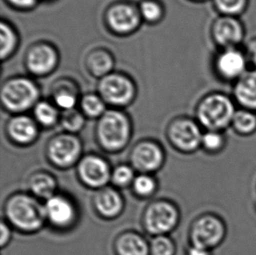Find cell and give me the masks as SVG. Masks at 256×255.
I'll list each match as a JSON object with an SVG mask.
<instances>
[{"instance_id": "cell-21", "label": "cell", "mask_w": 256, "mask_h": 255, "mask_svg": "<svg viewBox=\"0 0 256 255\" xmlns=\"http://www.w3.org/2000/svg\"><path fill=\"white\" fill-rule=\"evenodd\" d=\"M86 66L92 76L102 79L112 72L114 68V58L105 49H94L88 54Z\"/></svg>"}, {"instance_id": "cell-34", "label": "cell", "mask_w": 256, "mask_h": 255, "mask_svg": "<svg viewBox=\"0 0 256 255\" xmlns=\"http://www.w3.org/2000/svg\"><path fill=\"white\" fill-rule=\"evenodd\" d=\"M134 180H135L134 170L130 166L122 164L118 166L112 172L111 180L118 186H128L130 184H133Z\"/></svg>"}, {"instance_id": "cell-29", "label": "cell", "mask_w": 256, "mask_h": 255, "mask_svg": "<svg viewBox=\"0 0 256 255\" xmlns=\"http://www.w3.org/2000/svg\"><path fill=\"white\" fill-rule=\"evenodd\" d=\"M226 145V136L222 131L206 130L203 133L201 146L209 153L222 152Z\"/></svg>"}, {"instance_id": "cell-9", "label": "cell", "mask_w": 256, "mask_h": 255, "mask_svg": "<svg viewBox=\"0 0 256 255\" xmlns=\"http://www.w3.org/2000/svg\"><path fill=\"white\" fill-rule=\"evenodd\" d=\"M142 17L138 8L128 2H118L111 4L105 14L108 28L116 34H132L139 28Z\"/></svg>"}, {"instance_id": "cell-6", "label": "cell", "mask_w": 256, "mask_h": 255, "mask_svg": "<svg viewBox=\"0 0 256 255\" xmlns=\"http://www.w3.org/2000/svg\"><path fill=\"white\" fill-rule=\"evenodd\" d=\"M226 228L220 218L204 214L194 221L190 232L192 246L212 250L220 245L225 238Z\"/></svg>"}, {"instance_id": "cell-27", "label": "cell", "mask_w": 256, "mask_h": 255, "mask_svg": "<svg viewBox=\"0 0 256 255\" xmlns=\"http://www.w3.org/2000/svg\"><path fill=\"white\" fill-rule=\"evenodd\" d=\"M80 110L85 116L100 118L107 111L106 104L99 94H88L80 100Z\"/></svg>"}, {"instance_id": "cell-7", "label": "cell", "mask_w": 256, "mask_h": 255, "mask_svg": "<svg viewBox=\"0 0 256 255\" xmlns=\"http://www.w3.org/2000/svg\"><path fill=\"white\" fill-rule=\"evenodd\" d=\"M180 220V212L173 204L160 200L150 204L144 215L146 231L155 236L166 235L175 229Z\"/></svg>"}, {"instance_id": "cell-5", "label": "cell", "mask_w": 256, "mask_h": 255, "mask_svg": "<svg viewBox=\"0 0 256 255\" xmlns=\"http://www.w3.org/2000/svg\"><path fill=\"white\" fill-rule=\"evenodd\" d=\"M98 94L105 104L114 108L125 107L132 104L136 94L135 83L120 72H111L98 82Z\"/></svg>"}, {"instance_id": "cell-16", "label": "cell", "mask_w": 256, "mask_h": 255, "mask_svg": "<svg viewBox=\"0 0 256 255\" xmlns=\"http://www.w3.org/2000/svg\"><path fill=\"white\" fill-rule=\"evenodd\" d=\"M46 220L56 228H66L76 218V208L71 200L62 195H54L46 201Z\"/></svg>"}, {"instance_id": "cell-28", "label": "cell", "mask_w": 256, "mask_h": 255, "mask_svg": "<svg viewBox=\"0 0 256 255\" xmlns=\"http://www.w3.org/2000/svg\"><path fill=\"white\" fill-rule=\"evenodd\" d=\"M139 12L144 20L154 24L164 16V8L162 4L156 0H144L139 4Z\"/></svg>"}, {"instance_id": "cell-20", "label": "cell", "mask_w": 256, "mask_h": 255, "mask_svg": "<svg viewBox=\"0 0 256 255\" xmlns=\"http://www.w3.org/2000/svg\"><path fill=\"white\" fill-rule=\"evenodd\" d=\"M114 249L118 255H149L150 245L142 235L128 232L118 236Z\"/></svg>"}, {"instance_id": "cell-38", "label": "cell", "mask_w": 256, "mask_h": 255, "mask_svg": "<svg viewBox=\"0 0 256 255\" xmlns=\"http://www.w3.org/2000/svg\"><path fill=\"white\" fill-rule=\"evenodd\" d=\"M187 255H212L211 250L192 246L188 249Z\"/></svg>"}, {"instance_id": "cell-36", "label": "cell", "mask_w": 256, "mask_h": 255, "mask_svg": "<svg viewBox=\"0 0 256 255\" xmlns=\"http://www.w3.org/2000/svg\"><path fill=\"white\" fill-rule=\"evenodd\" d=\"M7 3L10 6L20 9V10H28L36 6L38 0H6Z\"/></svg>"}, {"instance_id": "cell-25", "label": "cell", "mask_w": 256, "mask_h": 255, "mask_svg": "<svg viewBox=\"0 0 256 255\" xmlns=\"http://www.w3.org/2000/svg\"><path fill=\"white\" fill-rule=\"evenodd\" d=\"M0 36H1V59H8L16 51L18 44L17 32L9 23L2 21L0 24Z\"/></svg>"}, {"instance_id": "cell-1", "label": "cell", "mask_w": 256, "mask_h": 255, "mask_svg": "<svg viewBox=\"0 0 256 255\" xmlns=\"http://www.w3.org/2000/svg\"><path fill=\"white\" fill-rule=\"evenodd\" d=\"M7 220L24 232L38 231L46 220L45 206L34 196L18 193L10 196L4 206Z\"/></svg>"}, {"instance_id": "cell-18", "label": "cell", "mask_w": 256, "mask_h": 255, "mask_svg": "<svg viewBox=\"0 0 256 255\" xmlns=\"http://www.w3.org/2000/svg\"><path fill=\"white\" fill-rule=\"evenodd\" d=\"M234 96L242 108L256 112V69L248 70L236 80Z\"/></svg>"}, {"instance_id": "cell-12", "label": "cell", "mask_w": 256, "mask_h": 255, "mask_svg": "<svg viewBox=\"0 0 256 255\" xmlns=\"http://www.w3.org/2000/svg\"><path fill=\"white\" fill-rule=\"evenodd\" d=\"M245 51L238 48H223L215 58V71L224 80L236 82L248 70Z\"/></svg>"}, {"instance_id": "cell-30", "label": "cell", "mask_w": 256, "mask_h": 255, "mask_svg": "<svg viewBox=\"0 0 256 255\" xmlns=\"http://www.w3.org/2000/svg\"><path fill=\"white\" fill-rule=\"evenodd\" d=\"M62 125L68 132L74 134L80 131L85 124V116L76 108L63 111L60 118Z\"/></svg>"}, {"instance_id": "cell-10", "label": "cell", "mask_w": 256, "mask_h": 255, "mask_svg": "<svg viewBox=\"0 0 256 255\" xmlns=\"http://www.w3.org/2000/svg\"><path fill=\"white\" fill-rule=\"evenodd\" d=\"M203 133L200 125L189 118H178L168 128V138L180 152H194L201 146Z\"/></svg>"}, {"instance_id": "cell-23", "label": "cell", "mask_w": 256, "mask_h": 255, "mask_svg": "<svg viewBox=\"0 0 256 255\" xmlns=\"http://www.w3.org/2000/svg\"><path fill=\"white\" fill-rule=\"evenodd\" d=\"M32 192L36 198L48 200L56 195L57 183L54 176L46 172H38L29 181Z\"/></svg>"}, {"instance_id": "cell-13", "label": "cell", "mask_w": 256, "mask_h": 255, "mask_svg": "<svg viewBox=\"0 0 256 255\" xmlns=\"http://www.w3.org/2000/svg\"><path fill=\"white\" fill-rule=\"evenodd\" d=\"M78 176L86 186L102 189L111 180L112 172L108 164L98 156H86L78 164Z\"/></svg>"}, {"instance_id": "cell-24", "label": "cell", "mask_w": 256, "mask_h": 255, "mask_svg": "<svg viewBox=\"0 0 256 255\" xmlns=\"http://www.w3.org/2000/svg\"><path fill=\"white\" fill-rule=\"evenodd\" d=\"M231 126L240 134L250 136L256 131V113L254 111L240 108L232 118Z\"/></svg>"}, {"instance_id": "cell-39", "label": "cell", "mask_w": 256, "mask_h": 255, "mask_svg": "<svg viewBox=\"0 0 256 255\" xmlns=\"http://www.w3.org/2000/svg\"><path fill=\"white\" fill-rule=\"evenodd\" d=\"M194 1H203V0H194Z\"/></svg>"}, {"instance_id": "cell-11", "label": "cell", "mask_w": 256, "mask_h": 255, "mask_svg": "<svg viewBox=\"0 0 256 255\" xmlns=\"http://www.w3.org/2000/svg\"><path fill=\"white\" fill-rule=\"evenodd\" d=\"M59 62V54L51 44L40 42L29 48L24 56V65L32 74L45 76L54 70Z\"/></svg>"}, {"instance_id": "cell-4", "label": "cell", "mask_w": 256, "mask_h": 255, "mask_svg": "<svg viewBox=\"0 0 256 255\" xmlns=\"http://www.w3.org/2000/svg\"><path fill=\"white\" fill-rule=\"evenodd\" d=\"M0 94L4 108L20 114L38 104L40 90L38 85L28 77H14L4 83Z\"/></svg>"}, {"instance_id": "cell-15", "label": "cell", "mask_w": 256, "mask_h": 255, "mask_svg": "<svg viewBox=\"0 0 256 255\" xmlns=\"http://www.w3.org/2000/svg\"><path fill=\"white\" fill-rule=\"evenodd\" d=\"M244 34L242 23L234 16L222 15L212 28V38L222 49L238 48L244 38Z\"/></svg>"}, {"instance_id": "cell-19", "label": "cell", "mask_w": 256, "mask_h": 255, "mask_svg": "<svg viewBox=\"0 0 256 255\" xmlns=\"http://www.w3.org/2000/svg\"><path fill=\"white\" fill-rule=\"evenodd\" d=\"M94 204L97 212L106 218L118 217L124 209L121 194L112 187H104L94 198Z\"/></svg>"}, {"instance_id": "cell-37", "label": "cell", "mask_w": 256, "mask_h": 255, "mask_svg": "<svg viewBox=\"0 0 256 255\" xmlns=\"http://www.w3.org/2000/svg\"><path fill=\"white\" fill-rule=\"evenodd\" d=\"M10 236H12V232H10V228L4 221H2V223H1V240H0L2 248L7 245L8 242H10Z\"/></svg>"}, {"instance_id": "cell-22", "label": "cell", "mask_w": 256, "mask_h": 255, "mask_svg": "<svg viewBox=\"0 0 256 255\" xmlns=\"http://www.w3.org/2000/svg\"><path fill=\"white\" fill-rule=\"evenodd\" d=\"M54 100L57 108L63 110L76 108L77 98V86L68 80H60L54 86Z\"/></svg>"}, {"instance_id": "cell-3", "label": "cell", "mask_w": 256, "mask_h": 255, "mask_svg": "<svg viewBox=\"0 0 256 255\" xmlns=\"http://www.w3.org/2000/svg\"><path fill=\"white\" fill-rule=\"evenodd\" d=\"M237 110L234 100L222 93L204 97L196 110L198 124L206 130L223 131L232 124Z\"/></svg>"}, {"instance_id": "cell-14", "label": "cell", "mask_w": 256, "mask_h": 255, "mask_svg": "<svg viewBox=\"0 0 256 255\" xmlns=\"http://www.w3.org/2000/svg\"><path fill=\"white\" fill-rule=\"evenodd\" d=\"M164 160L163 150L154 142H141L136 145L130 154V162L136 170L142 172H153L161 168Z\"/></svg>"}, {"instance_id": "cell-17", "label": "cell", "mask_w": 256, "mask_h": 255, "mask_svg": "<svg viewBox=\"0 0 256 255\" xmlns=\"http://www.w3.org/2000/svg\"><path fill=\"white\" fill-rule=\"evenodd\" d=\"M6 131L15 144L28 145L34 142L38 136V125L32 118L20 114L8 121Z\"/></svg>"}, {"instance_id": "cell-33", "label": "cell", "mask_w": 256, "mask_h": 255, "mask_svg": "<svg viewBox=\"0 0 256 255\" xmlns=\"http://www.w3.org/2000/svg\"><path fill=\"white\" fill-rule=\"evenodd\" d=\"M132 186L138 196H149L156 190V184L152 176L148 174H141L136 176Z\"/></svg>"}, {"instance_id": "cell-8", "label": "cell", "mask_w": 256, "mask_h": 255, "mask_svg": "<svg viewBox=\"0 0 256 255\" xmlns=\"http://www.w3.org/2000/svg\"><path fill=\"white\" fill-rule=\"evenodd\" d=\"M82 145L80 139L71 133L60 134L52 138L48 145V156L54 166L66 168L80 158Z\"/></svg>"}, {"instance_id": "cell-26", "label": "cell", "mask_w": 256, "mask_h": 255, "mask_svg": "<svg viewBox=\"0 0 256 255\" xmlns=\"http://www.w3.org/2000/svg\"><path fill=\"white\" fill-rule=\"evenodd\" d=\"M35 120L45 127L56 124L59 119V111L57 107L48 102H38L34 108Z\"/></svg>"}, {"instance_id": "cell-31", "label": "cell", "mask_w": 256, "mask_h": 255, "mask_svg": "<svg viewBox=\"0 0 256 255\" xmlns=\"http://www.w3.org/2000/svg\"><path fill=\"white\" fill-rule=\"evenodd\" d=\"M248 0H214L216 9L226 16L237 17L245 10Z\"/></svg>"}, {"instance_id": "cell-2", "label": "cell", "mask_w": 256, "mask_h": 255, "mask_svg": "<svg viewBox=\"0 0 256 255\" xmlns=\"http://www.w3.org/2000/svg\"><path fill=\"white\" fill-rule=\"evenodd\" d=\"M132 136V124L128 116L118 110H108L98 120L97 141L110 152H120L128 144Z\"/></svg>"}, {"instance_id": "cell-32", "label": "cell", "mask_w": 256, "mask_h": 255, "mask_svg": "<svg viewBox=\"0 0 256 255\" xmlns=\"http://www.w3.org/2000/svg\"><path fill=\"white\" fill-rule=\"evenodd\" d=\"M150 250L152 255H174L176 252L174 242L166 235L153 238L150 244Z\"/></svg>"}, {"instance_id": "cell-35", "label": "cell", "mask_w": 256, "mask_h": 255, "mask_svg": "<svg viewBox=\"0 0 256 255\" xmlns=\"http://www.w3.org/2000/svg\"><path fill=\"white\" fill-rule=\"evenodd\" d=\"M246 59L248 65L251 66L253 69H256V38L251 40L246 46L245 48Z\"/></svg>"}]
</instances>
